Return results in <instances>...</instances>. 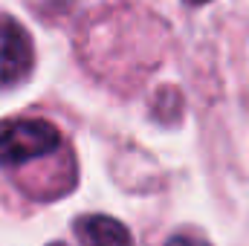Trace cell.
Returning <instances> with one entry per match:
<instances>
[{
    "label": "cell",
    "instance_id": "cell-1",
    "mask_svg": "<svg viewBox=\"0 0 249 246\" xmlns=\"http://www.w3.org/2000/svg\"><path fill=\"white\" fill-rule=\"evenodd\" d=\"M61 148V130L47 119H9L0 122V165L18 168L32 159L50 157Z\"/></svg>",
    "mask_w": 249,
    "mask_h": 246
},
{
    "label": "cell",
    "instance_id": "cell-2",
    "mask_svg": "<svg viewBox=\"0 0 249 246\" xmlns=\"http://www.w3.org/2000/svg\"><path fill=\"white\" fill-rule=\"evenodd\" d=\"M32 70V41L20 23L0 18V90L20 84Z\"/></svg>",
    "mask_w": 249,
    "mask_h": 246
},
{
    "label": "cell",
    "instance_id": "cell-3",
    "mask_svg": "<svg viewBox=\"0 0 249 246\" xmlns=\"http://www.w3.org/2000/svg\"><path fill=\"white\" fill-rule=\"evenodd\" d=\"M75 235L81 246H133L127 226L107 214H84L75 220Z\"/></svg>",
    "mask_w": 249,
    "mask_h": 246
},
{
    "label": "cell",
    "instance_id": "cell-4",
    "mask_svg": "<svg viewBox=\"0 0 249 246\" xmlns=\"http://www.w3.org/2000/svg\"><path fill=\"white\" fill-rule=\"evenodd\" d=\"M165 246H209V244L200 241V238H191V235H177V238H171Z\"/></svg>",
    "mask_w": 249,
    "mask_h": 246
},
{
    "label": "cell",
    "instance_id": "cell-5",
    "mask_svg": "<svg viewBox=\"0 0 249 246\" xmlns=\"http://www.w3.org/2000/svg\"><path fill=\"white\" fill-rule=\"evenodd\" d=\"M186 3H191V6H203V3H209V0H186Z\"/></svg>",
    "mask_w": 249,
    "mask_h": 246
},
{
    "label": "cell",
    "instance_id": "cell-6",
    "mask_svg": "<svg viewBox=\"0 0 249 246\" xmlns=\"http://www.w3.org/2000/svg\"><path fill=\"white\" fill-rule=\"evenodd\" d=\"M53 246H61V244H53Z\"/></svg>",
    "mask_w": 249,
    "mask_h": 246
}]
</instances>
